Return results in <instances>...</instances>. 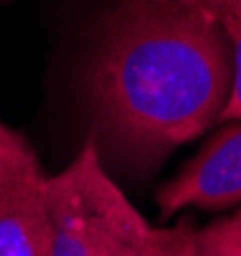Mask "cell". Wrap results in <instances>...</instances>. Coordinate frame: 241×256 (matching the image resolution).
<instances>
[{
	"label": "cell",
	"instance_id": "cell-6",
	"mask_svg": "<svg viewBox=\"0 0 241 256\" xmlns=\"http://www.w3.org/2000/svg\"><path fill=\"white\" fill-rule=\"evenodd\" d=\"M130 236L137 256H214L198 238V228L190 218H180L176 226H150L140 210L130 221Z\"/></svg>",
	"mask_w": 241,
	"mask_h": 256
},
{
	"label": "cell",
	"instance_id": "cell-1",
	"mask_svg": "<svg viewBox=\"0 0 241 256\" xmlns=\"http://www.w3.org/2000/svg\"><path fill=\"white\" fill-rule=\"evenodd\" d=\"M231 89V46L203 0H122L110 13L92 96L112 148L152 170L211 130Z\"/></svg>",
	"mask_w": 241,
	"mask_h": 256
},
{
	"label": "cell",
	"instance_id": "cell-7",
	"mask_svg": "<svg viewBox=\"0 0 241 256\" xmlns=\"http://www.w3.org/2000/svg\"><path fill=\"white\" fill-rule=\"evenodd\" d=\"M218 18L231 46V89L218 122L241 120V0H203Z\"/></svg>",
	"mask_w": 241,
	"mask_h": 256
},
{
	"label": "cell",
	"instance_id": "cell-5",
	"mask_svg": "<svg viewBox=\"0 0 241 256\" xmlns=\"http://www.w3.org/2000/svg\"><path fill=\"white\" fill-rule=\"evenodd\" d=\"M46 175L30 144L0 122V213L44 193Z\"/></svg>",
	"mask_w": 241,
	"mask_h": 256
},
{
	"label": "cell",
	"instance_id": "cell-4",
	"mask_svg": "<svg viewBox=\"0 0 241 256\" xmlns=\"http://www.w3.org/2000/svg\"><path fill=\"white\" fill-rule=\"evenodd\" d=\"M54 238L46 188L0 213V256H54Z\"/></svg>",
	"mask_w": 241,
	"mask_h": 256
},
{
	"label": "cell",
	"instance_id": "cell-2",
	"mask_svg": "<svg viewBox=\"0 0 241 256\" xmlns=\"http://www.w3.org/2000/svg\"><path fill=\"white\" fill-rule=\"evenodd\" d=\"M54 256H137L130 236L134 206L102 168L94 137L66 170L46 178Z\"/></svg>",
	"mask_w": 241,
	"mask_h": 256
},
{
	"label": "cell",
	"instance_id": "cell-8",
	"mask_svg": "<svg viewBox=\"0 0 241 256\" xmlns=\"http://www.w3.org/2000/svg\"><path fill=\"white\" fill-rule=\"evenodd\" d=\"M198 238L214 256H241V208L198 228Z\"/></svg>",
	"mask_w": 241,
	"mask_h": 256
},
{
	"label": "cell",
	"instance_id": "cell-3",
	"mask_svg": "<svg viewBox=\"0 0 241 256\" xmlns=\"http://www.w3.org/2000/svg\"><path fill=\"white\" fill-rule=\"evenodd\" d=\"M162 216L186 208L226 210L241 203V120L218 130L155 196Z\"/></svg>",
	"mask_w": 241,
	"mask_h": 256
}]
</instances>
